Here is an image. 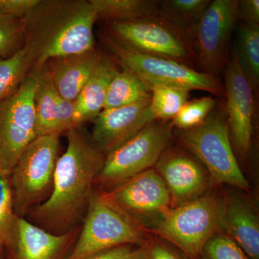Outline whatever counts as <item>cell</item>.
Listing matches in <instances>:
<instances>
[{"label":"cell","instance_id":"cell-10","mask_svg":"<svg viewBox=\"0 0 259 259\" xmlns=\"http://www.w3.org/2000/svg\"><path fill=\"white\" fill-rule=\"evenodd\" d=\"M238 5V0L210 1L189 30L191 47L206 74L216 77L226 65Z\"/></svg>","mask_w":259,"mask_h":259},{"label":"cell","instance_id":"cell-13","mask_svg":"<svg viewBox=\"0 0 259 259\" xmlns=\"http://www.w3.org/2000/svg\"><path fill=\"white\" fill-rule=\"evenodd\" d=\"M225 86L230 137L236 151L245 156L250 150L253 131V89L241 69L235 50L225 69Z\"/></svg>","mask_w":259,"mask_h":259},{"label":"cell","instance_id":"cell-4","mask_svg":"<svg viewBox=\"0 0 259 259\" xmlns=\"http://www.w3.org/2000/svg\"><path fill=\"white\" fill-rule=\"evenodd\" d=\"M222 207V202L212 196L199 197L163 212L153 231L187 258L197 259L221 228Z\"/></svg>","mask_w":259,"mask_h":259},{"label":"cell","instance_id":"cell-21","mask_svg":"<svg viewBox=\"0 0 259 259\" xmlns=\"http://www.w3.org/2000/svg\"><path fill=\"white\" fill-rule=\"evenodd\" d=\"M97 18L128 21L160 15V3L153 0H90Z\"/></svg>","mask_w":259,"mask_h":259},{"label":"cell","instance_id":"cell-17","mask_svg":"<svg viewBox=\"0 0 259 259\" xmlns=\"http://www.w3.org/2000/svg\"><path fill=\"white\" fill-rule=\"evenodd\" d=\"M102 58L100 52L93 49L52 59L46 64H49L46 71L58 94L66 100L75 101Z\"/></svg>","mask_w":259,"mask_h":259},{"label":"cell","instance_id":"cell-30","mask_svg":"<svg viewBox=\"0 0 259 259\" xmlns=\"http://www.w3.org/2000/svg\"><path fill=\"white\" fill-rule=\"evenodd\" d=\"M15 216L10 175L0 171V242L7 244Z\"/></svg>","mask_w":259,"mask_h":259},{"label":"cell","instance_id":"cell-15","mask_svg":"<svg viewBox=\"0 0 259 259\" xmlns=\"http://www.w3.org/2000/svg\"><path fill=\"white\" fill-rule=\"evenodd\" d=\"M150 102L151 98L102 110L95 119L92 133L96 147L107 154L154 121L149 111Z\"/></svg>","mask_w":259,"mask_h":259},{"label":"cell","instance_id":"cell-2","mask_svg":"<svg viewBox=\"0 0 259 259\" xmlns=\"http://www.w3.org/2000/svg\"><path fill=\"white\" fill-rule=\"evenodd\" d=\"M25 19V44L31 49L35 69L94 49L97 16L90 0L40 1Z\"/></svg>","mask_w":259,"mask_h":259},{"label":"cell","instance_id":"cell-33","mask_svg":"<svg viewBox=\"0 0 259 259\" xmlns=\"http://www.w3.org/2000/svg\"><path fill=\"white\" fill-rule=\"evenodd\" d=\"M144 248V259H188L161 242L146 243Z\"/></svg>","mask_w":259,"mask_h":259},{"label":"cell","instance_id":"cell-9","mask_svg":"<svg viewBox=\"0 0 259 259\" xmlns=\"http://www.w3.org/2000/svg\"><path fill=\"white\" fill-rule=\"evenodd\" d=\"M105 42L124 69L138 75L148 83L177 85L215 95L224 92L221 83L212 75L199 72L171 59L140 52L115 37H106Z\"/></svg>","mask_w":259,"mask_h":259},{"label":"cell","instance_id":"cell-5","mask_svg":"<svg viewBox=\"0 0 259 259\" xmlns=\"http://www.w3.org/2000/svg\"><path fill=\"white\" fill-rule=\"evenodd\" d=\"M60 141L56 135L37 136L28 145L10 175L15 214L25 218L52 191Z\"/></svg>","mask_w":259,"mask_h":259},{"label":"cell","instance_id":"cell-34","mask_svg":"<svg viewBox=\"0 0 259 259\" xmlns=\"http://www.w3.org/2000/svg\"><path fill=\"white\" fill-rule=\"evenodd\" d=\"M238 17L249 25H258V0H242L238 5Z\"/></svg>","mask_w":259,"mask_h":259},{"label":"cell","instance_id":"cell-25","mask_svg":"<svg viewBox=\"0 0 259 259\" xmlns=\"http://www.w3.org/2000/svg\"><path fill=\"white\" fill-rule=\"evenodd\" d=\"M242 70L253 90L259 84V26L244 23L237 35L234 49Z\"/></svg>","mask_w":259,"mask_h":259},{"label":"cell","instance_id":"cell-31","mask_svg":"<svg viewBox=\"0 0 259 259\" xmlns=\"http://www.w3.org/2000/svg\"><path fill=\"white\" fill-rule=\"evenodd\" d=\"M144 245L137 247L131 245H121L84 259H144Z\"/></svg>","mask_w":259,"mask_h":259},{"label":"cell","instance_id":"cell-23","mask_svg":"<svg viewBox=\"0 0 259 259\" xmlns=\"http://www.w3.org/2000/svg\"><path fill=\"white\" fill-rule=\"evenodd\" d=\"M148 84L151 94L149 111L154 120H172L188 101L189 89L162 83Z\"/></svg>","mask_w":259,"mask_h":259},{"label":"cell","instance_id":"cell-12","mask_svg":"<svg viewBox=\"0 0 259 259\" xmlns=\"http://www.w3.org/2000/svg\"><path fill=\"white\" fill-rule=\"evenodd\" d=\"M80 229L81 226L64 234H53L25 218L16 215L5 246L8 250V259H66Z\"/></svg>","mask_w":259,"mask_h":259},{"label":"cell","instance_id":"cell-7","mask_svg":"<svg viewBox=\"0 0 259 259\" xmlns=\"http://www.w3.org/2000/svg\"><path fill=\"white\" fill-rule=\"evenodd\" d=\"M171 127L152 121L107 153L95 184L112 189L156 164L169 144Z\"/></svg>","mask_w":259,"mask_h":259},{"label":"cell","instance_id":"cell-16","mask_svg":"<svg viewBox=\"0 0 259 259\" xmlns=\"http://www.w3.org/2000/svg\"><path fill=\"white\" fill-rule=\"evenodd\" d=\"M163 153L156 166L172 197L180 204L200 197L206 187L202 167L185 155Z\"/></svg>","mask_w":259,"mask_h":259},{"label":"cell","instance_id":"cell-22","mask_svg":"<svg viewBox=\"0 0 259 259\" xmlns=\"http://www.w3.org/2000/svg\"><path fill=\"white\" fill-rule=\"evenodd\" d=\"M151 97L147 82L134 73L123 69L112 80L103 110L132 105Z\"/></svg>","mask_w":259,"mask_h":259},{"label":"cell","instance_id":"cell-20","mask_svg":"<svg viewBox=\"0 0 259 259\" xmlns=\"http://www.w3.org/2000/svg\"><path fill=\"white\" fill-rule=\"evenodd\" d=\"M37 71V85L34 97L37 136L57 134L59 95L46 70Z\"/></svg>","mask_w":259,"mask_h":259},{"label":"cell","instance_id":"cell-14","mask_svg":"<svg viewBox=\"0 0 259 259\" xmlns=\"http://www.w3.org/2000/svg\"><path fill=\"white\" fill-rule=\"evenodd\" d=\"M110 198L136 218L146 214L161 215L170 208L171 194L155 170L141 172L107 192Z\"/></svg>","mask_w":259,"mask_h":259},{"label":"cell","instance_id":"cell-6","mask_svg":"<svg viewBox=\"0 0 259 259\" xmlns=\"http://www.w3.org/2000/svg\"><path fill=\"white\" fill-rule=\"evenodd\" d=\"M182 144L205 166L213 180L243 190L249 184L233 152L228 122L222 112L209 114L197 127L182 131Z\"/></svg>","mask_w":259,"mask_h":259},{"label":"cell","instance_id":"cell-19","mask_svg":"<svg viewBox=\"0 0 259 259\" xmlns=\"http://www.w3.org/2000/svg\"><path fill=\"white\" fill-rule=\"evenodd\" d=\"M114 61L103 56L75 100L74 120L76 127L95 120L103 110L109 87L118 72Z\"/></svg>","mask_w":259,"mask_h":259},{"label":"cell","instance_id":"cell-11","mask_svg":"<svg viewBox=\"0 0 259 259\" xmlns=\"http://www.w3.org/2000/svg\"><path fill=\"white\" fill-rule=\"evenodd\" d=\"M111 28L114 37L140 52L185 65L194 56L187 35L160 15L112 22Z\"/></svg>","mask_w":259,"mask_h":259},{"label":"cell","instance_id":"cell-35","mask_svg":"<svg viewBox=\"0 0 259 259\" xmlns=\"http://www.w3.org/2000/svg\"><path fill=\"white\" fill-rule=\"evenodd\" d=\"M5 245L0 242V259H4Z\"/></svg>","mask_w":259,"mask_h":259},{"label":"cell","instance_id":"cell-3","mask_svg":"<svg viewBox=\"0 0 259 259\" xmlns=\"http://www.w3.org/2000/svg\"><path fill=\"white\" fill-rule=\"evenodd\" d=\"M146 243V233L137 219L121 208L107 192H94L79 236L66 259H84L121 245Z\"/></svg>","mask_w":259,"mask_h":259},{"label":"cell","instance_id":"cell-26","mask_svg":"<svg viewBox=\"0 0 259 259\" xmlns=\"http://www.w3.org/2000/svg\"><path fill=\"white\" fill-rule=\"evenodd\" d=\"M209 3V0H166L160 3V16L187 37L191 27Z\"/></svg>","mask_w":259,"mask_h":259},{"label":"cell","instance_id":"cell-18","mask_svg":"<svg viewBox=\"0 0 259 259\" xmlns=\"http://www.w3.org/2000/svg\"><path fill=\"white\" fill-rule=\"evenodd\" d=\"M221 228L250 259H259V222L251 204L240 197L223 203Z\"/></svg>","mask_w":259,"mask_h":259},{"label":"cell","instance_id":"cell-24","mask_svg":"<svg viewBox=\"0 0 259 259\" xmlns=\"http://www.w3.org/2000/svg\"><path fill=\"white\" fill-rule=\"evenodd\" d=\"M31 66H34L33 54L25 44L13 55L0 58V102L18 90Z\"/></svg>","mask_w":259,"mask_h":259},{"label":"cell","instance_id":"cell-29","mask_svg":"<svg viewBox=\"0 0 259 259\" xmlns=\"http://www.w3.org/2000/svg\"><path fill=\"white\" fill-rule=\"evenodd\" d=\"M197 259H250L236 242L217 233L204 245Z\"/></svg>","mask_w":259,"mask_h":259},{"label":"cell","instance_id":"cell-8","mask_svg":"<svg viewBox=\"0 0 259 259\" xmlns=\"http://www.w3.org/2000/svg\"><path fill=\"white\" fill-rule=\"evenodd\" d=\"M37 71L29 73L13 95L0 102V171L10 175L28 145L37 138L34 97Z\"/></svg>","mask_w":259,"mask_h":259},{"label":"cell","instance_id":"cell-32","mask_svg":"<svg viewBox=\"0 0 259 259\" xmlns=\"http://www.w3.org/2000/svg\"><path fill=\"white\" fill-rule=\"evenodd\" d=\"M40 0H0V13L25 18L35 9Z\"/></svg>","mask_w":259,"mask_h":259},{"label":"cell","instance_id":"cell-1","mask_svg":"<svg viewBox=\"0 0 259 259\" xmlns=\"http://www.w3.org/2000/svg\"><path fill=\"white\" fill-rule=\"evenodd\" d=\"M66 136L67 148L56 162L51 194L29 212L34 224L56 235L82 223L105 156L81 127Z\"/></svg>","mask_w":259,"mask_h":259},{"label":"cell","instance_id":"cell-28","mask_svg":"<svg viewBox=\"0 0 259 259\" xmlns=\"http://www.w3.org/2000/svg\"><path fill=\"white\" fill-rule=\"evenodd\" d=\"M215 105V100L211 97L194 99L186 102L172 119L171 126L181 131L194 128L207 119Z\"/></svg>","mask_w":259,"mask_h":259},{"label":"cell","instance_id":"cell-27","mask_svg":"<svg viewBox=\"0 0 259 259\" xmlns=\"http://www.w3.org/2000/svg\"><path fill=\"white\" fill-rule=\"evenodd\" d=\"M25 30V18L0 13V58L9 57L23 47Z\"/></svg>","mask_w":259,"mask_h":259}]
</instances>
